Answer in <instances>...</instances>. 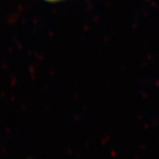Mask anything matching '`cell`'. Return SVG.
Masks as SVG:
<instances>
[{"instance_id":"cell-1","label":"cell","mask_w":159,"mask_h":159,"mask_svg":"<svg viewBox=\"0 0 159 159\" xmlns=\"http://www.w3.org/2000/svg\"><path fill=\"white\" fill-rule=\"evenodd\" d=\"M47 1H50V2H55V1H59V0H47Z\"/></svg>"}]
</instances>
